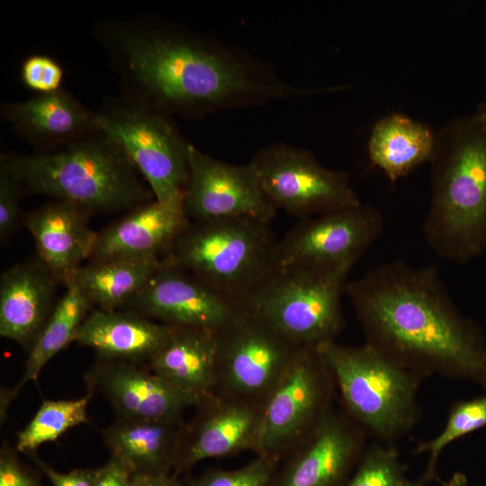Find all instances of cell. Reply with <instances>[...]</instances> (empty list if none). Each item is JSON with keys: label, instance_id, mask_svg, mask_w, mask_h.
I'll use <instances>...</instances> for the list:
<instances>
[{"label": "cell", "instance_id": "6da1fadb", "mask_svg": "<svg viewBox=\"0 0 486 486\" xmlns=\"http://www.w3.org/2000/svg\"><path fill=\"white\" fill-rule=\"evenodd\" d=\"M94 32L121 94L173 117L201 120L319 94L237 44L158 15L104 19Z\"/></svg>", "mask_w": 486, "mask_h": 486}, {"label": "cell", "instance_id": "7a4b0ae2", "mask_svg": "<svg viewBox=\"0 0 486 486\" xmlns=\"http://www.w3.org/2000/svg\"><path fill=\"white\" fill-rule=\"evenodd\" d=\"M345 292L366 343L423 378L486 389V338L458 310L435 266L389 262L347 282Z\"/></svg>", "mask_w": 486, "mask_h": 486}, {"label": "cell", "instance_id": "3957f363", "mask_svg": "<svg viewBox=\"0 0 486 486\" xmlns=\"http://www.w3.org/2000/svg\"><path fill=\"white\" fill-rule=\"evenodd\" d=\"M423 236L441 257L467 264L486 249V131L456 119L436 133Z\"/></svg>", "mask_w": 486, "mask_h": 486}, {"label": "cell", "instance_id": "277c9868", "mask_svg": "<svg viewBox=\"0 0 486 486\" xmlns=\"http://www.w3.org/2000/svg\"><path fill=\"white\" fill-rule=\"evenodd\" d=\"M25 191L69 202L89 215L132 208L154 195L118 147L100 130L45 153L0 157Z\"/></svg>", "mask_w": 486, "mask_h": 486}, {"label": "cell", "instance_id": "5b68a950", "mask_svg": "<svg viewBox=\"0 0 486 486\" xmlns=\"http://www.w3.org/2000/svg\"><path fill=\"white\" fill-rule=\"evenodd\" d=\"M332 374L343 410L376 441L394 444L420 416L418 388L424 379L364 343L331 341L318 346Z\"/></svg>", "mask_w": 486, "mask_h": 486}, {"label": "cell", "instance_id": "8992f818", "mask_svg": "<svg viewBox=\"0 0 486 486\" xmlns=\"http://www.w3.org/2000/svg\"><path fill=\"white\" fill-rule=\"evenodd\" d=\"M277 241L260 220L189 221L166 256L239 304L274 269Z\"/></svg>", "mask_w": 486, "mask_h": 486}, {"label": "cell", "instance_id": "52a82bcc", "mask_svg": "<svg viewBox=\"0 0 486 486\" xmlns=\"http://www.w3.org/2000/svg\"><path fill=\"white\" fill-rule=\"evenodd\" d=\"M353 266L274 268L239 305L298 347L336 341L345 323L341 295Z\"/></svg>", "mask_w": 486, "mask_h": 486}, {"label": "cell", "instance_id": "ba28073f", "mask_svg": "<svg viewBox=\"0 0 486 486\" xmlns=\"http://www.w3.org/2000/svg\"><path fill=\"white\" fill-rule=\"evenodd\" d=\"M97 128L122 150L160 202L183 197L191 142L174 117L123 95L95 111Z\"/></svg>", "mask_w": 486, "mask_h": 486}, {"label": "cell", "instance_id": "9c48e42d", "mask_svg": "<svg viewBox=\"0 0 486 486\" xmlns=\"http://www.w3.org/2000/svg\"><path fill=\"white\" fill-rule=\"evenodd\" d=\"M335 390L319 347H298L264 404L256 454L285 457L332 408Z\"/></svg>", "mask_w": 486, "mask_h": 486}, {"label": "cell", "instance_id": "30bf717a", "mask_svg": "<svg viewBox=\"0 0 486 486\" xmlns=\"http://www.w3.org/2000/svg\"><path fill=\"white\" fill-rule=\"evenodd\" d=\"M297 348L263 319L240 306L217 331L213 392L265 404Z\"/></svg>", "mask_w": 486, "mask_h": 486}, {"label": "cell", "instance_id": "8fae6325", "mask_svg": "<svg viewBox=\"0 0 486 486\" xmlns=\"http://www.w3.org/2000/svg\"><path fill=\"white\" fill-rule=\"evenodd\" d=\"M248 164L274 207L300 220L361 203L348 174L326 167L308 149L276 142Z\"/></svg>", "mask_w": 486, "mask_h": 486}, {"label": "cell", "instance_id": "7c38bea8", "mask_svg": "<svg viewBox=\"0 0 486 486\" xmlns=\"http://www.w3.org/2000/svg\"><path fill=\"white\" fill-rule=\"evenodd\" d=\"M382 228L381 212L363 202L302 219L278 239L274 268L325 271L355 266Z\"/></svg>", "mask_w": 486, "mask_h": 486}, {"label": "cell", "instance_id": "4fadbf2b", "mask_svg": "<svg viewBox=\"0 0 486 486\" xmlns=\"http://www.w3.org/2000/svg\"><path fill=\"white\" fill-rule=\"evenodd\" d=\"M183 205L190 221L250 218L271 222L277 212L248 163L230 164L192 143Z\"/></svg>", "mask_w": 486, "mask_h": 486}, {"label": "cell", "instance_id": "5bb4252c", "mask_svg": "<svg viewBox=\"0 0 486 486\" xmlns=\"http://www.w3.org/2000/svg\"><path fill=\"white\" fill-rule=\"evenodd\" d=\"M185 422L173 473L188 471L202 460L256 452L264 404L211 392L195 405Z\"/></svg>", "mask_w": 486, "mask_h": 486}, {"label": "cell", "instance_id": "9a60e30c", "mask_svg": "<svg viewBox=\"0 0 486 486\" xmlns=\"http://www.w3.org/2000/svg\"><path fill=\"white\" fill-rule=\"evenodd\" d=\"M239 307L238 302L164 256L159 268L128 310L173 327L218 331Z\"/></svg>", "mask_w": 486, "mask_h": 486}, {"label": "cell", "instance_id": "2e32d148", "mask_svg": "<svg viewBox=\"0 0 486 486\" xmlns=\"http://www.w3.org/2000/svg\"><path fill=\"white\" fill-rule=\"evenodd\" d=\"M365 431L333 407L279 466L273 486H343L366 446Z\"/></svg>", "mask_w": 486, "mask_h": 486}, {"label": "cell", "instance_id": "e0dca14e", "mask_svg": "<svg viewBox=\"0 0 486 486\" xmlns=\"http://www.w3.org/2000/svg\"><path fill=\"white\" fill-rule=\"evenodd\" d=\"M88 391L101 393L116 418L182 419L202 397L183 392L139 364L97 358L85 375Z\"/></svg>", "mask_w": 486, "mask_h": 486}, {"label": "cell", "instance_id": "ac0fdd59", "mask_svg": "<svg viewBox=\"0 0 486 486\" xmlns=\"http://www.w3.org/2000/svg\"><path fill=\"white\" fill-rule=\"evenodd\" d=\"M189 221L183 197L166 202L153 199L99 231L88 261L163 257Z\"/></svg>", "mask_w": 486, "mask_h": 486}, {"label": "cell", "instance_id": "d6986e66", "mask_svg": "<svg viewBox=\"0 0 486 486\" xmlns=\"http://www.w3.org/2000/svg\"><path fill=\"white\" fill-rule=\"evenodd\" d=\"M1 116L34 153L59 148L98 130L95 111L64 87L20 102H3Z\"/></svg>", "mask_w": 486, "mask_h": 486}, {"label": "cell", "instance_id": "ffe728a7", "mask_svg": "<svg viewBox=\"0 0 486 486\" xmlns=\"http://www.w3.org/2000/svg\"><path fill=\"white\" fill-rule=\"evenodd\" d=\"M90 215L63 201L46 202L22 215V226L34 240L36 258L65 285L89 259L98 232Z\"/></svg>", "mask_w": 486, "mask_h": 486}, {"label": "cell", "instance_id": "44dd1931", "mask_svg": "<svg viewBox=\"0 0 486 486\" xmlns=\"http://www.w3.org/2000/svg\"><path fill=\"white\" fill-rule=\"evenodd\" d=\"M58 285L37 258L4 270L0 276V336L29 353L57 302Z\"/></svg>", "mask_w": 486, "mask_h": 486}, {"label": "cell", "instance_id": "7402d4cb", "mask_svg": "<svg viewBox=\"0 0 486 486\" xmlns=\"http://www.w3.org/2000/svg\"><path fill=\"white\" fill-rule=\"evenodd\" d=\"M173 328L132 310L92 309L75 342L94 350L100 359L148 364Z\"/></svg>", "mask_w": 486, "mask_h": 486}, {"label": "cell", "instance_id": "603a6c76", "mask_svg": "<svg viewBox=\"0 0 486 486\" xmlns=\"http://www.w3.org/2000/svg\"><path fill=\"white\" fill-rule=\"evenodd\" d=\"M185 421L118 419L104 430L111 455L135 474L173 473Z\"/></svg>", "mask_w": 486, "mask_h": 486}, {"label": "cell", "instance_id": "cb8c5ba5", "mask_svg": "<svg viewBox=\"0 0 486 486\" xmlns=\"http://www.w3.org/2000/svg\"><path fill=\"white\" fill-rule=\"evenodd\" d=\"M217 331L174 327L148 368L174 387L203 397L214 390Z\"/></svg>", "mask_w": 486, "mask_h": 486}, {"label": "cell", "instance_id": "d4e9b609", "mask_svg": "<svg viewBox=\"0 0 486 486\" xmlns=\"http://www.w3.org/2000/svg\"><path fill=\"white\" fill-rule=\"evenodd\" d=\"M436 134L425 124L402 113L377 121L371 131L367 152L373 165L396 182L432 158Z\"/></svg>", "mask_w": 486, "mask_h": 486}, {"label": "cell", "instance_id": "484cf974", "mask_svg": "<svg viewBox=\"0 0 486 486\" xmlns=\"http://www.w3.org/2000/svg\"><path fill=\"white\" fill-rule=\"evenodd\" d=\"M163 257L87 261L72 277L93 309H128L158 271Z\"/></svg>", "mask_w": 486, "mask_h": 486}, {"label": "cell", "instance_id": "4316f807", "mask_svg": "<svg viewBox=\"0 0 486 486\" xmlns=\"http://www.w3.org/2000/svg\"><path fill=\"white\" fill-rule=\"evenodd\" d=\"M66 290L57 301L47 322L28 353L24 373L11 389H1V422L6 418L7 408L22 387L36 381L47 363L61 352L76 336L92 306L73 278L64 285Z\"/></svg>", "mask_w": 486, "mask_h": 486}, {"label": "cell", "instance_id": "83f0119b", "mask_svg": "<svg viewBox=\"0 0 486 486\" xmlns=\"http://www.w3.org/2000/svg\"><path fill=\"white\" fill-rule=\"evenodd\" d=\"M90 391L76 400H45L27 426L18 433L14 448L30 454L44 443L57 440L68 429L89 422Z\"/></svg>", "mask_w": 486, "mask_h": 486}, {"label": "cell", "instance_id": "f1b7e54d", "mask_svg": "<svg viewBox=\"0 0 486 486\" xmlns=\"http://www.w3.org/2000/svg\"><path fill=\"white\" fill-rule=\"evenodd\" d=\"M486 426V395L460 400L451 407L441 432L418 445L415 454H426L428 464L423 479L431 481L436 473L437 460L443 450L455 440Z\"/></svg>", "mask_w": 486, "mask_h": 486}, {"label": "cell", "instance_id": "f546056e", "mask_svg": "<svg viewBox=\"0 0 486 486\" xmlns=\"http://www.w3.org/2000/svg\"><path fill=\"white\" fill-rule=\"evenodd\" d=\"M426 481L410 479L394 444L376 441L367 446L356 468L343 486H425Z\"/></svg>", "mask_w": 486, "mask_h": 486}, {"label": "cell", "instance_id": "4dcf8cb0", "mask_svg": "<svg viewBox=\"0 0 486 486\" xmlns=\"http://www.w3.org/2000/svg\"><path fill=\"white\" fill-rule=\"evenodd\" d=\"M281 459L265 454L233 469L209 470L194 478L188 486H273Z\"/></svg>", "mask_w": 486, "mask_h": 486}, {"label": "cell", "instance_id": "1f68e13d", "mask_svg": "<svg viewBox=\"0 0 486 486\" xmlns=\"http://www.w3.org/2000/svg\"><path fill=\"white\" fill-rule=\"evenodd\" d=\"M25 189L8 165L0 158V241L5 243L22 222L21 199Z\"/></svg>", "mask_w": 486, "mask_h": 486}, {"label": "cell", "instance_id": "d6a6232c", "mask_svg": "<svg viewBox=\"0 0 486 486\" xmlns=\"http://www.w3.org/2000/svg\"><path fill=\"white\" fill-rule=\"evenodd\" d=\"M64 69L54 58L41 53L26 57L20 68V80L35 94H49L62 88Z\"/></svg>", "mask_w": 486, "mask_h": 486}, {"label": "cell", "instance_id": "836d02e7", "mask_svg": "<svg viewBox=\"0 0 486 486\" xmlns=\"http://www.w3.org/2000/svg\"><path fill=\"white\" fill-rule=\"evenodd\" d=\"M0 486H42L38 477L19 459L6 443L0 450Z\"/></svg>", "mask_w": 486, "mask_h": 486}, {"label": "cell", "instance_id": "e575fe53", "mask_svg": "<svg viewBox=\"0 0 486 486\" xmlns=\"http://www.w3.org/2000/svg\"><path fill=\"white\" fill-rule=\"evenodd\" d=\"M28 454L47 476L51 486H93L98 472V467L74 469L68 472H58L41 461L35 452Z\"/></svg>", "mask_w": 486, "mask_h": 486}, {"label": "cell", "instance_id": "d590c367", "mask_svg": "<svg viewBox=\"0 0 486 486\" xmlns=\"http://www.w3.org/2000/svg\"><path fill=\"white\" fill-rule=\"evenodd\" d=\"M132 473L118 458L112 456L101 467L93 486H132Z\"/></svg>", "mask_w": 486, "mask_h": 486}, {"label": "cell", "instance_id": "8d00e7d4", "mask_svg": "<svg viewBox=\"0 0 486 486\" xmlns=\"http://www.w3.org/2000/svg\"><path fill=\"white\" fill-rule=\"evenodd\" d=\"M132 486H184L174 473L135 474Z\"/></svg>", "mask_w": 486, "mask_h": 486}, {"label": "cell", "instance_id": "74e56055", "mask_svg": "<svg viewBox=\"0 0 486 486\" xmlns=\"http://www.w3.org/2000/svg\"><path fill=\"white\" fill-rule=\"evenodd\" d=\"M444 486H468L466 476L463 472H455Z\"/></svg>", "mask_w": 486, "mask_h": 486}, {"label": "cell", "instance_id": "f35d334b", "mask_svg": "<svg viewBox=\"0 0 486 486\" xmlns=\"http://www.w3.org/2000/svg\"><path fill=\"white\" fill-rule=\"evenodd\" d=\"M474 122L486 131V104L481 106L478 112L472 116Z\"/></svg>", "mask_w": 486, "mask_h": 486}]
</instances>
